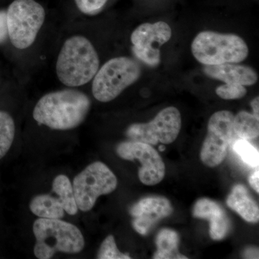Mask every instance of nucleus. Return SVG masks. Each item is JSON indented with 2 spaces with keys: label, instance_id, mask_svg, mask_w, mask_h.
<instances>
[{
  "label": "nucleus",
  "instance_id": "5",
  "mask_svg": "<svg viewBox=\"0 0 259 259\" xmlns=\"http://www.w3.org/2000/svg\"><path fill=\"white\" fill-rule=\"evenodd\" d=\"M6 12L8 40L19 51L28 50L45 25V8L35 0H14Z\"/></svg>",
  "mask_w": 259,
  "mask_h": 259
},
{
  "label": "nucleus",
  "instance_id": "8",
  "mask_svg": "<svg viewBox=\"0 0 259 259\" xmlns=\"http://www.w3.org/2000/svg\"><path fill=\"white\" fill-rule=\"evenodd\" d=\"M234 115L228 110L214 112L208 122L207 134L200 152L205 166L215 167L224 161L230 146L238 139L233 129Z\"/></svg>",
  "mask_w": 259,
  "mask_h": 259
},
{
  "label": "nucleus",
  "instance_id": "9",
  "mask_svg": "<svg viewBox=\"0 0 259 259\" xmlns=\"http://www.w3.org/2000/svg\"><path fill=\"white\" fill-rule=\"evenodd\" d=\"M182 127V117L178 109L168 107L158 112L153 120L147 123H134L126 131L131 141H139L156 146L170 144L175 141Z\"/></svg>",
  "mask_w": 259,
  "mask_h": 259
},
{
  "label": "nucleus",
  "instance_id": "17",
  "mask_svg": "<svg viewBox=\"0 0 259 259\" xmlns=\"http://www.w3.org/2000/svg\"><path fill=\"white\" fill-rule=\"evenodd\" d=\"M180 238L176 231L162 229L156 238L157 250L153 255L155 259H187V257L179 252Z\"/></svg>",
  "mask_w": 259,
  "mask_h": 259
},
{
  "label": "nucleus",
  "instance_id": "4",
  "mask_svg": "<svg viewBox=\"0 0 259 259\" xmlns=\"http://www.w3.org/2000/svg\"><path fill=\"white\" fill-rule=\"evenodd\" d=\"M191 49L194 57L204 66L239 64L249 54L248 45L239 35L209 30L197 34Z\"/></svg>",
  "mask_w": 259,
  "mask_h": 259
},
{
  "label": "nucleus",
  "instance_id": "3",
  "mask_svg": "<svg viewBox=\"0 0 259 259\" xmlns=\"http://www.w3.org/2000/svg\"><path fill=\"white\" fill-rule=\"evenodd\" d=\"M35 244L34 254L39 259L52 258L57 252L76 254L84 248L81 231L61 219L38 218L32 227Z\"/></svg>",
  "mask_w": 259,
  "mask_h": 259
},
{
  "label": "nucleus",
  "instance_id": "10",
  "mask_svg": "<svg viewBox=\"0 0 259 259\" xmlns=\"http://www.w3.org/2000/svg\"><path fill=\"white\" fill-rule=\"evenodd\" d=\"M171 28L164 22L142 24L131 33L133 53L145 64L157 66L161 62L159 48L171 39Z\"/></svg>",
  "mask_w": 259,
  "mask_h": 259
},
{
  "label": "nucleus",
  "instance_id": "2",
  "mask_svg": "<svg viewBox=\"0 0 259 259\" xmlns=\"http://www.w3.org/2000/svg\"><path fill=\"white\" fill-rule=\"evenodd\" d=\"M100 66V56L93 42L77 32L61 42L56 58L55 74L65 88H80L91 82Z\"/></svg>",
  "mask_w": 259,
  "mask_h": 259
},
{
  "label": "nucleus",
  "instance_id": "22",
  "mask_svg": "<svg viewBox=\"0 0 259 259\" xmlns=\"http://www.w3.org/2000/svg\"><path fill=\"white\" fill-rule=\"evenodd\" d=\"M97 258L100 259H131L128 254L121 253L117 245H116L115 238L112 235H110L104 240L98 253Z\"/></svg>",
  "mask_w": 259,
  "mask_h": 259
},
{
  "label": "nucleus",
  "instance_id": "19",
  "mask_svg": "<svg viewBox=\"0 0 259 259\" xmlns=\"http://www.w3.org/2000/svg\"><path fill=\"white\" fill-rule=\"evenodd\" d=\"M233 129L238 139L252 140L259 135V118L246 111L238 112L233 118Z\"/></svg>",
  "mask_w": 259,
  "mask_h": 259
},
{
  "label": "nucleus",
  "instance_id": "18",
  "mask_svg": "<svg viewBox=\"0 0 259 259\" xmlns=\"http://www.w3.org/2000/svg\"><path fill=\"white\" fill-rule=\"evenodd\" d=\"M52 190L58 196L65 212L70 215H74L78 212L79 209L76 205L74 190L69 177L63 175L56 177L53 182Z\"/></svg>",
  "mask_w": 259,
  "mask_h": 259
},
{
  "label": "nucleus",
  "instance_id": "21",
  "mask_svg": "<svg viewBox=\"0 0 259 259\" xmlns=\"http://www.w3.org/2000/svg\"><path fill=\"white\" fill-rule=\"evenodd\" d=\"M233 151L241 157L242 161L253 168L258 167L259 153L248 140L237 139L232 144Z\"/></svg>",
  "mask_w": 259,
  "mask_h": 259
},
{
  "label": "nucleus",
  "instance_id": "11",
  "mask_svg": "<svg viewBox=\"0 0 259 259\" xmlns=\"http://www.w3.org/2000/svg\"><path fill=\"white\" fill-rule=\"evenodd\" d=\"M116 151L122 159L140 161L141 167L139 177L144 185H156L164 178L166 173L164 162L151 145L139 141H125L119 144Z\"/></svg>",
  "mask_w": 259,
  "mask_h": 259
},
{
  "label": "nucleus",
  "instance_id": "14",
  "mask_svg": "<svg viewBox=\"0 0 259 259\" xmlns=\"http://www.w3.org/2000/svg\"><path fill=\"white\" fill-rule=\"evenodd\" d=\"M204 74L212 79L226 83H238L252 86L258 81V75L250 66L238 64H225L204 66Z\"/></svg>",
  "mask_w": 259,
  "mask_h": 259
},
{
  "label": "nucleus",
  "instance_id": "27",
  "mask_svg": "<svg viewBox=\"0 0 259 259\" xmlns=\"http://www.w3.org/2000/svg\"><path fill=\"white\" fill-rule=\"evenodd\" d=\"M250 106L252 107V110H253V114L256 117H258L259 118V98L258 97H255V98L253 99L252 100V102H250Z\"/></svg>",
  "mask_w": 259,
  "mask_h": 259
},
{
  "label": "nucleus",
  "instance_id": "24",
  "mask_svg": "<svg viewBox=\"0 0 259 259\" xmlns=\"http://www.w3.org/2000/svg\"><path fill=\"white\" fill-rule=\"evenodd\" d=\"M107 1L108 0H74L80 13L88 16H93L100 13L105 8Z\"/></svg>",
  "mask_w": 259,
  "mask_h": 259
},
{
  "label": "nucleus",
  "instance_id": "15",
  "mask_svg": "<svg viewBox=\"0 0 259 259\" xmlns=\"http://www.w3.org/2000/svg\"><path fill=\"white\" fill-rule=\"evenodd\" d=\"M227 204L230 208L241 216L248 223H255L259 220L258 204L249 195L244 186L238 185L233 187L227 199Z\"/></svg>",
  "mask_w": 259,
  "mask_h": 259
},
{
  "label": "nucleus",
  "instance_id": "26",
  "mask_svg": "<svg viewBox=\"0 0 259 259\" xmlns=\"http://www.w3.org/2000/svg\"><path fill=\"white\" fill-rule=\"evenodd\" d=\"M259 171L258 168H257V170H255V171H253L251 175H250L249 178H248V181H249L250 185L251 186L252 188L253 189L258 193L259 192Z\"/></svg>",
  "mask_w": 259,
  "mask_h": 259
},
{
  "label": "nucleus",
  "instance_id": "7",
  "mask_svg": "<svg viewBox=\"0 0 259 259\" xmlns=\"http://www.w3.org/2000/svg\"><path fill=\"white\" fill-rule=\"evenodd\" d=\"M75 200L78 209L88 212L93 208L97 199L113 192L117 179L102 162H94L75 177L73 181Z\"/></svg>",
  "mask_w": 259,
  "mask_h": 259
},
{
  "label": "nucleus",
  "instance_id": "20",
  "mask_svg": "<svg viewBox=\"0 0 259 259\" xmlns=\"http://www.w3.org/2000/svg\"><path fill=\"white\" fill-rule=\"evenodd\" d=\"M14 119L9 112L0 110V160L9 152L15 136Z\"/></svg>",
  "mask_w": 259,
  "mask_h": 259
},
{
  "label": "nucleus",
  "instance_id": "12",
  "mask_svg": "<svg viewBox=\"0 0 259 259\" xmlns=\"http://www.w3.org/2000/svg\"><path fill=\"white\" fill-rule=\"evenodd\" d=\"M174 209L166 197L152 196L141 199L131 207L133 227L139 234L145 236L163 218L171 215Z\"/></svg>",
  "mask_w": 259,
  "mask_h": 259
},
{
  "label": "nucleus",
  "instance_id": "13",
  "mask_svg": "<svg viewBox=\"0 0 259 259\" xmlns=\"http://www.w3.org/2000/svg\"><path fill=\"white\" fill-rule=\"evenodd\" d=\"M193 216L209 222V236L214 241H221L228 235L231 223L222 206L207 198L199 199L193 208Z\"/></svg>",
  "mask_w": 259,
  "mask_h": 259
},
{
  "label": "nucleus",
  "instance_id": "16",
  "mask_svg": "<svg viewBox=\"0 0 259 259\" xmlns=\"http://www.w3.org/2000/svg\"><path fill=\"white\" fill-rule=\"evenodd\" d=\"M30 209L37 217L47 219H61L65 212L59 199L50 194H39L32 198Z\"/></svg>",
  "mask_w": 259,
  "mask_h": 259
},
{
  "label": "nucleus",
  "instance_id": "23",
  "mask_svg": "<svg viewBox=\"0 0 259 259\" xmlns=\"http://www.w3.org/2000/svg\"><path fill=\"white\" fill-rule=\"evenodd\" d=\"M215 93L223 100H238L246 95L247 90L245 86L238 83H225L218 87Z\"/></svg>",
  "mask_w": 259,
  "mask_h": 259
},
{
  "label": "nucleus",
  "instance_id": "28",
  "mask_svg": "<svg viewBox=\"0 0 259 259\" xmlns=\"http://www.w3.org/2000/svg\"><path fill=\"white\" fill-rule=\"evenodd\" d=\"M245 256H246L247 258H258V250L255 249V248H249V249L246 250V254H245Z\"/></svg>",
  "mask_w": 259,
  "mask_h": 259
},
{
  "label": "nucleus",
  "instance_id": "6",
  "mask_svg": "<svg viewBox=\"0 0 259 259\" xmlns=\"http://www.w3.org/2000/svg\"><path fill=\"white\" fill-rule=\"evenodd\" d=\"M141 76V66L132 58H112L100 66L90 82L92 94L97 101L111 102L136 83Z\"/></svg>",
  "mask_w": 259,
  "mask_h": 259
},
{
  "label": "nucleus",
  "instance_id": "1",
  "mask_svg": "<svg viewBox=\"0 0 259 259\" xmlns=\"http://www.w3.org/2000/svg\"><path fill=\"white\" fill-rule=\"evenodd\" d=\"M91 106V99L79 88H65L42 95L34 107L32 117L49 128L69 131L84 122Z\"/></svg>",
  "mask_w": 259,
  "mask_h": 259
},
{
  "label": "nucleus",
  "instance_id": "25",
  "mask_svg": "<svg viewBox=\"0 0 259 259\" xmlns=\"http://www.w3.org/2000/svg\"><path fill=\"white\" fill-rule=\"evenodd\" d=\"M8 40L6 10H0V45Z\"/></svg>",
  "mask_w": 259,
  "mask_h": 259
}]
</instances>
